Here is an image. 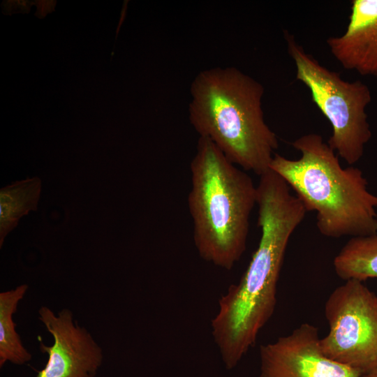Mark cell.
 <instances>
[{"label":"cell","mask_w":377,"mask_h":377,"mask_svg":"<svg viewBox=\"0 0 377 377\" xmlns=\"http://www.w3.org/2000/svg\"><path fill=\"white\" fill-rule=\"evenodd\" d=\"M281 179L269 177L257 185L260 237L237 284L219 300L212 333L227 369H233L252 347L274 313L276 288L291 235L307 212Z\"/></svg>","instance_id":"cell-1"},{"label":"cell","mask_w":377,"mask_h":377,"mask_svg":"<svg viewBox=\"0 0 377 377\" xmlns=\"http://www.w3.org/2000/svg\"><path fill=\"white\" fill-rule=\"evenodd\" d=\"M263 86L235 67L201 71L191 85L189 120L232 163L260 176L279 147L262 108Z\"/></svg>","instance_id":"cell-2"},{"label":"cell","mask_w":377,"mask_h":377,"mask_svg":"<svg viewBox=\"0 0 377 377\" xmlns=\"http://www.w3.org/2000/svg\"><path fill=\"white\" fill-rule=\"evenodd\" d=\"M291 145L297 159L274 154L270 169L294 191L307 212H315L324 236L339 238L377 233V195L367 188L362 171L343 168L339 156L317 133L304 135Z\"/></svg>","instance_id":"cell-3"},{"label":"cell","mask_w":377,"mask_h":377,"mask_svg":"<svg viewBox=\"0 0 377 377\" xmlns=\"http://www.w3.org/2000/svg\"><path fill=\"white\" fill-rule=\"evenodd\" d=\"M187 202L199 256L230 270L246 247L257 186L208 138L199 137L190 164Z\"/></svg>","instance_id":"cell-4"},{"label":"cell","mask_w":377,"mask_h":377,"mask_svg":"<svg viewBox=\"0 0 377 377\" xmlns=\"http://www.w3.org/2000/svg\"><path fill=\"white\" fill-rule=\"evenodd\" d=\"M284 36L296 79L309 89L313 102L332 126L327 144L349 165H354L371 138L365 112L371 101L369 87L360 80L342 79L307 53L290 33L286 31Z\"/></svg>","instance_id":"cell-5"},{"label":"cell","mask_w":377,"mask_h":377,"mask_svg":"<svg viewBox=\"0 0 377 377\" xmlns=\"http://www.w3.org/2000/svg\"><path fill=\"white\" fill-rule=\"evenodd\" d=\"M325 315L324 353L362 376L377 370V296L362 281H345L330 295Z\"/></svg>","instance_id":"cell-6"},{"label":"cell","mask_w":377,"mask_h":377,"mask_svg":"<svg viewBox=\"0 0 377 377\" xmlns=\"http://www.w3.org/2000/svg\"><path fill=\"white\" fill-rule=\"evenodd\" d=\"M318 329L300 325L275 341L260 346L259 377H362L358 371L323 352Z\"/></svg>","instance_id":"cell-7"},{"label":"cell","mask_w":377,"mask_h":377,"mask_svg":"<svg viewBox=\"0 0 377 377\" xmlns=\"http://www.w3.org/2000/svg\"><path fill=\"white\" fill-rule=\"evenodd\" d=\"M38 315L54 343L47 346L40 342L48 360L36 377H95L103 363L102 349L84 327L73 321L72 311L63 309L56 315L42 306Z\"/></svg>","instance_id":"cell-8"},{"label":"cell","mask_w":377,"mask_h":377,"mask_svg":"<svg viewBox=\"0 0 377 377\" xmlns=\"http://www.w3.org/2000/svg\"><path fill=\"white\" fill-rule=\"evenodd\" d=\"M326 43L344 68L377 77V0L351 1L345 32Z\"/></svg>","instance_id":"cell-9"},{"label":"cell","mask_w":377,"mask_h":377,"mask_svg":"<svg viewBox=\"0 0 377 377\" xmlns=\"http://www.w3.org/2000/svg\"><path fill=\"white\" fill-rule=\"evenodd\" d=\"M333 265L344 281L377 278V233L351 237L335 256Z\"/></svg>","instance_id":"cell-10"},{"label":"cell","mask_w":377,"mask_h":377,"mask_svg":"<svg viewBox=\"0 0 377 377\" xmlns=\"http://www.w3.org/2000/svg\"><path fill=\"white\" fill-rule=\"evenodd\" d=\"M41 191L39 177H27L0 190V247L6 236L17 226L20 218L36 211Z\"/></svg>","instance_id":"cell-11"},{"label":"cell","mask_w":377,"mask_h":377,"mask_svg":"<svg viewBox=\"0 0 377 377\" xmlns=\"http://www.w3.org/2000/svg\"><path fill=\"white\" fill-rule=\"evenodd\" d=\"M28 285L21 284L14 289L0 293V367L6 362L22 365L29 362L31 354L23 346L15 330L13 316L17 304L28 290Z\"/></svg>","instance_id":"cell-12"},{"label":"cell","mask_w":377,"mask_h":377,"mask_svg":"<svg viewBox=\"0 0 377 377\" xmlns=\"http://www.w3.org/2000/svg\"><path fill=\"white\" fill-rule=\"evenodd\" d=\"M362 377H377V370L372 371L369 374L363 375Z\"/></svg>","instance_id":"cell-13"}]
</instances>
